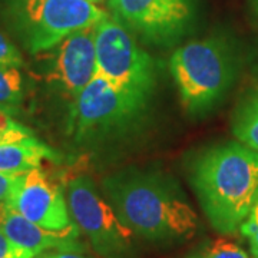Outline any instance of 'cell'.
<instances>
[{
    "instance_id": "6da1fadb",
    "label": "cell",
    "mask_w": 258,
    "mask_h": 258,
    "mask_svg": "<svg viewBox=\"0 0 258 258\" xmlns=\"http://www.w3.org/2000/svg\"><path fill=\"white\" fill-rule=\"evenodd\" d=\"M106 201L134 235L155 244L191 240L200 220L179 185L158 171L126 169L102 181Z\"/></svg>"
},
{
    "instance_id": "7a4b0ae2",
    "label": "cell",
    "mask_w": 258,
    "mask_h": 258,
    "mask_svg": "<svg viewBox=\"0 0 258 258\" xmlns=\"http://www.w3.org/2000/svg\"><path fill=\"white\" fill-rule=\"evenodd\" d=\"M191 182L212 227L232 234L258 200V152L237 142L208 148L194 162Z\"/></svg>"
},
{
    "instance_id": "3957f363",
    "label": "cell",
    "mask_w": 258,
    "mask_h": 258,
    "mask_svg": "<svg viewBox=\"0 0 258 258\" xmlns=\"http://www.w3.org/2000/svg\"><path fill=\"white\" fill-rule=\"evenodd\" d=\"M169 68L185 111L200 116L211 111L230 91L238 60L225 39L208 37L178 47Z\"/></svg>"
},
{
    "instance_id": "277c9868",
    "label": "cell",
    "mask_w": 258,
    "mask_h": 258,
    "mask_svg": "<svg viewBox=\"0 0 258 258\" xmlns=\"http://www.w3.org/2000/svg\"><path fill=\"white\" fill-rule=\"evenodd\" d=\"M3 15L32 55L50 50L71 33L109 16L91 0H5Z\"/></svg>"
},
{
    "instance_id": "5b68a950",
    "label": "cell",
    "mask_w": 258,
    "mask_h": 258,
    "mask_svg": "<svg viewBox=\"0 0 258 258\" xmlns=\"http://www.w3.org/2000/svg\"><path fill=\"white\" fill-rule=\"evenodd\" d=\"M148 95L119 88L96 74L74 99L71 126L78 142L112 138L135 126L148 106Z\"/></svg>"
},
{
    "instance_id": "8992f818",
    "label": "cell",
    "mask_w": 258,
    "mask_h": 258,
    "mask_svg": "<svg viewBox=\"0 0 258 258\" xmlns=\"http://www.w3.org/2000/svg\"><path fill=\"white\" fill-rule=\"evenodd\" d=\"M69 214L79 231L102 258H134V234L119 221L89 176L78 175L66 182Z\"/></svg>"
},
{
    "instance_id": "52a82bcc",
    "label": "cell",
    "mask_w": 258,
    "mask_h": 258,
    "mask_svg": "<svg viewBox=\"0 0 258 258\" xmlns=\"http://www.w3.org/2000/svg\"><path fill=\"white\" fill-rule=\"evenodd\" d=\"M96 74L109 82L151 96L155 63L118 19L105 18L95 26Z\"/></svg>"
},
{
    "instance_id": "ba28073f",
    "label": "cell",
    "mask_w": 258,
    "mask_h": 258,
    "mask_svg": "<svg viewBox=\"0 0 258 258\" xmlns=\"http://www.w3.org/2000/svg\"><path fill=\"white\" fill-rule=\"evenodd\" d=\"M95 26L76 30L43 52L45 81L69 99H75L96 75Z\"/></svg>"
},
{
    "instance_id": "9c48e42d",
    "label": "cell",
    "mask_w": 258,
    "mask_h": 258,
    "mask_svg": "<svg viewBox=\"0 0 258 258\" xmlns=\"http://www.w3.org/2000/svg\"><path fill=\"white\" fill-rule=\"evenodd\" d=\"M116 19L129 30L154 43H168L188 28L189 0H108Z\"/></svg>"
},
{
    "instance_id": "30bf717a",
    "label": "cell",
    "mask_w": 258,
    "mask_h": 258,
    "mask_svg": "<svg viewBox=\"0 0 258 258\" xmlns=\"http://www.w3.org/2000/svg\"><path fill=\"white\" fill-rule=\"evenodd\" d=\"M10 208L47 231L63 232L78 228L69 214L64 189L42 168L32 169L25 175Z\"/></svg>"
},
{
    "instance_id": "8fae6325",
    "label": "cell",
    "mask_w": 258,
    "mask_h": 258,
    "mask_svg": "<svg viewBox=\"0 0 258 258\" xmlns=\"http://www.w3.org/2000/svg\"><path fill=\"white\" fill-rule=\"evenodd\" d=\"M0 230L6 234L12 242L22 248L28 249L32 254H40L49 249H76L85 251V245L79 241V228L53 232L39 227L18 211L9 208L5 220L0 225Z\"/></svg>"
},
{
    "instance_id": "7c38bea8",
    "label": "cell",
    "mask_w": 258,
    "mask_h": 258,
    "mask_svg": "<svg viewBox=\"0 0 258 258\" xmlns=\"http://www.w3.org/2000/svg\"><path fill=\"white\" fill-rule=\"evenodd\" d=\"M57 154L35 137L0 145V172L26 174L42 166L43 161H56Z\"/></svg>"
},
{
    "instance_id": "4fadbf2b",
    "label": "cell",
    "mask_w": 258,
    "mask_h": 258,
    "mask_svg": "<svg viewBox=\"0 0 258 258\" xmlns=\"http://www.w3.org/2000/svg\"><path fill=\"white\" fill-rule=\"evenodd\" d=\"M232 134L242 145L258 152V88L237 106L232 116Z\"/></svg>"
},
{
    "instance_id": "5bb4252c",
    "label": "cell",
    "mask_w": 258,
    "mask_h": 258,
    "mask_svg": "<svg viewBox=\"0 0 258 258\" xmlns=\"http://www.w3.org/2000/svg\"><path fill=\"white\" fill-rule=\"evenodd\" d=\"M26 95V83L18 66L0 63V108L16 112Z\"/></svg>"
},
{
    "instance_id": "9a60e30c",
    "label": "cell",
    "mask_w": 258,
    "mask_h": 258,
    "mask_svg": "<svg viewBox=\"0 0 258 258\" xmlns=\"http://www.w3.org/2000/svg\"><path fill=\"white\" fill-rule=\"evenodd\" d=\"M194 258H249L248 254L241 248L238 244L230 240H215L208 244Z\"/></svg>"
},
{
    "instance_id": "2e32d148",
    "label": "cell",
    "mask_w": 258,
    "mask_h": 258,
    "mask_svg": "<svg viewBox=\"0 0 258 258\" xmlns=\"http://www.w3.org/2000/svg\"><path fill=\"white\" fill-rule=\"evenodd\" d=\"M33 137L32 131L19 123L10 116L9 112L0 111V145L10 144Z\"/></svg>"
},
{
    "instance_id": "e0dca14e",
    "label": "cell",
    "mask_w": 258,
    "mask_h": 258,
    "mask_svg": "<svg viewBox=\"0 0 258 258\" xmlns=\"http://www.w3.org/2000/svg\"><path fill=\"white\" fill-rule=\"evenodd\" d=\"M28 174V172H26ZM26 174H8L0 172V203L6 204L10 208L16 198Z\"/></svg>"
},
{
    "instance_id": "ac0fdd59",
    "label": "cell",
    "mask_w": 258,
    "mask_h": 258,
    "mask_svg": "<svg viewBox=\"0 0 258 258\" xmlns=\"http://www.w3.org/2000/svg\"><path fill=\"white\" fill-rule=\"evenodd\" d=\"M240 230L241 234L248 240L252 257L258 258V200L249 211L248 217L241 224Z\"/></svg>"
},
{
    "instance_id": "d6986e66",
    "label": "cell",
    "mask_w": 258,
    "mask_h": 258,
    "mask_svg": "<svg viewBox=\"0 0 258 258\" xmlns=\"http://www.w3.org/2000/svg\"><path fill=\"white\" fill-rule=\"evenodd\" d=\"M0 63L12 64L20 68L23 64V56L18 46L0 32Z\"/></svg>"
},
{
    "instance_id": "ffe728a7",
    "label": "cell",
    "mask_w": 258,
    "mask_h": 258,
    "mask_svg": "<svg viewBox=\"0 0 258 258\" xmlns=\"http://www.w3.org/2000/svg\"><path fill=\"white\" fill-rule=\"evenodd\" d=\"M35 254H32L28 249L22 248L16 245L15 242L6 237V234L0 230V258H33Z\"/></svg>"
},
{
    "instance_id": "44dd1931",
    "label": "cell",
    "mask_w": 258,
    "mask_h": 258,
    "mask_svg": "<svg viewBox=\"0 0 258 258\" xmlns=\"http://www.w3.org/2000/svg\"><path fill=\"white\" fill-rule=\"evenodd\" d=\"M85 251H76V249H53L46 251L47 258H92L83 254Z\"/></svg>"
},
{
    "instance_id": "7402d4cb",
    "label": "cell",
    "mask_w": 258,
    "mask_h": 258,
    "mask_svg": "<svg viewBox=\"0 0 258 258\" xmlns=\"http://www.w3.org/2000/svg\"><path fill=\"white\" fill-rule=\"evenodd\" d=\"M8 210H9V207H8L6 204L0 203V225H2V222L5 220V215H6Z\"/></svg>"
},
{
    "instance_id": "603a6c76",
    "label": "cell",
    "mask_w": 258,
    "mask_h": 258,
    "mask_svg": "<svg viewBox=\"0 0 258 258\" xmlns=\"http://www.w3.org/2000/svg\"><path fill=\"white\" fill-rule=\"evenodd\" d=\"M252 10H254V13L258 16V0H252Z\"/></svg>"
},
{
    "instance_id": "cb8c5ba5",
    "label": "cell",
    "mask_w": 258,
    "mask_h": 258,
    "mask_svg": "<svg viewBox=\"0 0 258 258\" xmlns=\"http://www.w3.org/2000/svg\"><path fill=\"white\" fill-rule=\"evenodd\" d=\"M33 258H47L46 257V251H45V252H40V254H37V255H35Z\"/></svg>"
},
{
    "instance_id": "d4e9b609",
    "label": "cell",
    "mask_w": 258,
    "mask_h": 258,
    "mask_svg": "<svg viewBox=\"0 0 258 258\" xmlns=\"http://www.w3.org/2000/svg\"><path fill=\"white\" fill-rule=\"evenodd\" d=\"M91 2H93V3H96V5H99L102 0H91Z\"/></svg>"
},
{
    "instance_id": "484cf974",
    "label": "cell",
    "mask_w": 258,
    "mask_h": 258,
    "mask_svg": "<svg viewBox=\"0 0 258 258\" xmlns=\"http://www.w3.org/2000/svg\"><path fill=\"white\" fill-rule=\"evenodd\" d=\"M0 111H5V109H3V108H0ZM6 112H8V111H6Z\"/></svg>"
},
{
    "instance_id": "4316f807",
    "label": "cell",
    "mask_w": 258,
    "mask_h": 258,
    "mask_svg": "<svg viewBox=\"0 0 258 258\" xmlns=\"http://www.w3.org/2000/svg\"><path fill=\"white\" fill-rule=\"evenodd\" d=\"M188 258H194V257H192V255H191V257H188Z\"/></svg>"
}]
</instances>
